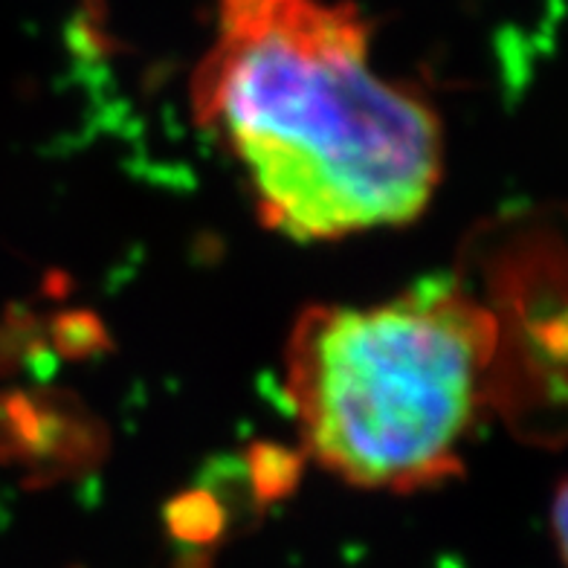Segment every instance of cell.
<instances>
[{
	"mask_svg": "<svg viewBox=\"0 0 568 568\" xmlns=\"http://www.w3.org/2000/svg\"><path fill=\"white\" fill-rule=\"evenodd\" d=\"M354 3L217 0L192 108L244 169L270 230L296 241L409 224L444 172L435 108L368 64Z\"/></svg>",
	"mask_w": 568,
	"mask_h": 568,
	"instance_id": "obj_1",
	"label": "cell"
},
{
	"mask_svg": "<svg viewBox=\"0 0 568 568\" xmlns=\"http://www.w3.org/2000/svg\"><path fill=\"white\" fill-rule=\"evenodd\" d=\"M494 354V316L462 278H424L381 305L307 307L284 359L302 442L357 487L456 479L490 412Z\"/></svg>",
	"mask_w": 568,
	"mask_h": 568,
	"instance_id": "obj_2",
	"label": "cell"
},
{
	"mask_svg": "<svg viewBox=\"0 0 568 568\" xmlns=\"http://www.w3.org/2000/svg\"><path fill=\"white\" fill-rule=\"evenodd\" d=\"M476 253L496 331L490 412L525 442L568 444V210L499 221Z\"/></svg>",
	"mask_w": 568,
	"mask_h": 568,
	"instance_id": "obj_3",
	"label": "cell"
},
{
	"mask_svg": "<svg viewBox=\"0 0 568 568\" xmlns=\"http://www.w3.org/2000/svg\"><path fill=\"white\" fill-rule=\"evenodd\" d=\"M174 528H178L183 537H206V534H212L217 528V508L201 494L186 496V499H180Z\"/></svg>",
	"mask_w": 568,
	"mask_h": 568,
	"instance_id": "obj_4",
	"label": "cell"
},
{
	"mask_svg": "<svg viewBox=\"0 0 568 568\" xmlns=\"http://www.w3.org/2000/svg\"><path fill=\"white\" fill-rule=\"evenodd\" d=\"M551 534L554 546L560 551L562 566L568 568V476L557 485L551 499Z\"/></svg>",
	"mask_w": 568,
	"mask_h": 568,
	"instance_id": "obj_5",
	"label": "cell"
}]
</instances>
